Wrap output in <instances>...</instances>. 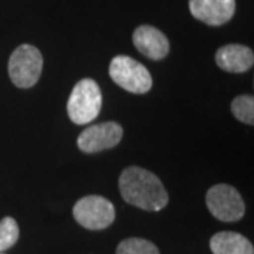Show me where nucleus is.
Here are the masks:
<instances>
[{
  "label": "nucleus",
  "mask_w": 254,
  "mask_h": 254,
  "mask_svg": "<svg viewBox=\"0 0 254 254\" xmlns=\"http://www.w3.org/2000/svg\"><path fill=\"white\" fill-rule=\"evenodd\" d=\"M119 190L127 203L148 212L161 210L170 200L160 178L137 165L127 167L122 173Z\"/></svg>",
  "instance_id": "f257e3e1"
},
{
  "label": "nucleus",
  "mask_w": 254,
  "mask_h": 254,
  "mask_svg": "<svg viewBox=\"0 0 254 254\" xmlns=\"http://www.w3.org/2000/svg\"><path fill=\"white\" fill-rule=\"evenodd\" d=\"M102 92L91 78H85L73 86L66 103L68 116L75 125H88L99 116L102 109Z\"/></svg>",
  "instance_id": "f03ea898"
},
{
  "label": "nucleus",
  "mask_w": 254,
  "mask_h": 254,
  "mask_svg": "<svg viewBox=\"0 0 254 254\" xmlns=\"http://www.w3.org/2000/svg\"><path fill=\"white\" fill-rule=\"evenodd\" d=\"M109 75L120 88L137 95L147 93L153 86V78L148 69L127 55H118L110 61Z\"/></svg>",
  "instance_id": "7ed1b4c3"
},
{
  "label": "nucleus",
  "mask_w": 254,
  "mask_h": 254,
  "mask_svg": "<svg viewBox=\"0 0 254 254\" xmlns=\"http://www.w3.org/2000/svg\"><path fill=\"white\" fill-rule=\"evenodd\" d=\"M43 55L30 44L17 47L9 60V76L17 86L27 89L34 86L43 72Z\"/></svg>",
  "instance_id": "20e7f679"
},
{
  "label": "nucleus",
  "mask_w": 254,
  "mask_h": 254,
  "mask_svg": "<svg viewBox=\"0 0 254 254\" xmlns=\"http://www.w3.org/2000/svg\"><path fill=\"white\" fill-rule=\"evenodd\" d=\"M75 220L88 230H103L116 218L115 206L109 199L99 195H88L78 200L72 209Z\"/></svg>",
  "instance_id": "39448f33"
},
{
  "label": "nucleus",
  "mask_w": 254,
  "mask_h": 254,
  "mask_svg": "<svg viewBox=\"0 0 254 254\" xmlns=\"http://www.w3.org/2000/svg\"><path fill=\"white\" fill-rule=\"evenodd\" d=\"M209 212L222 222H237L245 216L246 205L239 190L227 184H218L206 192Z\"/></svg>",
  "instance_id": "423d86ee"
},
{
  "label": "nucleus",
  "mask_w": 254,
  "mask_h": 254,
  "mask_svg": "<svg viewBox=\"0 0 254 254\" xmlns=\"http://www.w3.org/2000/svg\"><path fill=\"white\" fill-rule=\"evenodd\" d=\"M122 137L123 127L116 122H105L85 128L78 137L76 144L82 153L93 154L116 147L122 141Z\"/></svg>",
  "instance_id": "0eeeda50"
},
{
  "label": "nucleus",
  "mask_w": 254,
  "mask_h": 254,
  "mask_svg": "<svg viewBox=\"0 0 254 254\" xmlns=\"http://www.w3.org/2000/svg\"><path fill=\"white\" fill-rule=\"evenodd\" d=\"M190 14L208 26H223L236 11V0H190Z\"/></svg>",
  "instance_id": "6e6552de"
},
{
  "label": "nucleus",
  "mask_w": 254,
  "mask_h": 254,
  "mask_svg": "<svg viewBox=\"0 0 254 254\" xmlns=\"http://www.w3.org/2000/svg\"><path fill=\"white\" fill-rule=\"evenodd\" d=\"M133 44L148 60L160 61L170 53V41L163 31L153 26H140L133 33Z\"/></svg>",
  "instance_id": "1a4fd4ad"
},
{
  "label": "nucleus",
  "mask_w": 254,
  "mask_h": 254,
  "mask_svg": "<svg viewBox=\"0 0 254 254\" xmlns=\"http://www.w3.org/2000/svg\"><path fill=\"white\" fill-rule=\"evenodd\" d=\"M219 68L232 73H243L249 71L254 64L253 51L240 44H227L220 47L215 55Z\"/></svg>",
  "instance_id": "9d476101"
},
{
  "label": "nucleus",
  "mask_w": 254,
  "mask_h": 254,
  "mask_svg": "<svg viewBox=\"0 0 254 254\" xmlns=\"http://www.w3.org/2000/svg\"><path fill=\"white\" fill-rule=\"evenodd\" d=\"M209 246L213 254H254L249 239L236 232H219L212 236Z\"/></svg>",
  "instance_id": "9b49d317"
},
{
  "label": "nucleus",
  "mask_w": 254,
  "mask_h": 254,
  "mask_svg": "<svg viewBox=\"0 0 254 254\" xmlns=\"http://www.w3.org/2000/svg\"><path fill=\"white\" fill-rule=\"evenodd\" d=\"M116 254H160V250L150 240L130 237L119 243Z\"/></svg>",
  "instance_id": "f8f14e48"
},
{
  "label": "nucleus",
  "mask_w": 254,
  "mask_h": 254,
  "mask_svg": "<svg viewBox=\"0 0 254 254\" xmlns=\"http://www.w3.org/2000/svg\"><path fill=\"white\" fill-rule=\"evenodd\" d=\"M232 113L233 116L249 126L254 125V98L250 95L237 96L232 102Z\"/></svg>",
  "instance_id": "ddd939ff"
},
{
  "label": "nucleus",
  "mask_w": 254,
  "mask_h": 254,
  "mask_svg": "<svg viewBox=\"0 0 254 254\" xmlns=\"http://www.w3.org/2000/svg\"><path fill=\"white\" fill-rule=\"evenodd\" d=\"M20 236V229H18L16 219L6 216L0 220V253L11 249L17 243Z\"/></svg>",
  "instance_id": "4468645a"
},
{
  "label": "nucleus",
  "mask_w": 254,
  "mask_h": 254,
  "mask_svg": "<svg viewBox=\"0 0 254 254\" xmlns=\"http://www.w3.org/2000/svg\"><path fill=\"white\" fill-rule=\"evenodd\" d=\"M0 254H4V253H0Z\"/></svg>",
  "instance_id": "2eb2a0df"
}]
</instances>
